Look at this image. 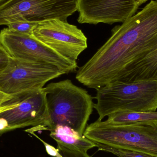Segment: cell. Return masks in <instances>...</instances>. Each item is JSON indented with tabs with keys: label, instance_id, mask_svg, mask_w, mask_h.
<instances>
[{
	"label": "cell",
	"instance_id": "8992f818",
	"mask_svg": "<svg viewBox=\"0 0 157 157\" xmlns=\"http://www.w3.org/2000/svg\"><path fill=\"white\" fill-rule=\"evenodd\" d=\"M64 74L63 71L53 65L11 57L9 65L0 74V91L13 95L40 89L47 82Z\"/></svg>",
	"mask_w": 157,
	"mask_h": 157
},
{
	"label": "cell",
	"instance_id": "7c38bea8",
	"mask_svg": "<svg viewBox=\"0 0 157 157\" xmlns=\"http://www.w3.org/2000/svg\"><path fill=\"white\" fill-rule=\"evenodd\" d=\"M157 120V111H121L108 116L104 122L110 124H125Z\"/></svg>",
	"mask_w": 157,
	"mask_h": 157
},
{
	"label": "cell",
	"instance_id": "2e32d148",
	"mask_svg": "<svg viewBox=\"0 0 157 157\" xmlns=\"http://www.w3.org/2000/svg\"><path fill=\"white\" fill-rule=\"evenodd\" d=\"M59 155L55 157H90L87 152L80 151L79 149L61 144H58V148Z\"/></svg>",
	"mask_w": 157,
	"mask_h": 157
},
{
	"label": "cell",
	"instance_id": "e0dca14e",
	"mask_svg": "<svg viewBox=\"0 0 157 157\" xmlns=\"http://www.w3.org/2000/svg\"><path fill=\"white\" fill-rule=\"evenodd\" d=\"M11 57L3 46L0 43V74L9 65Z\"/></svg>",
	"mask_w": 157,
	"mask_h": 157
},
{
	"label": "cell",
	"instance_id": "9a60e30c",
	"mask_svg": "<svg viewBox=\"0 0 157 157\" xmlns=\"http://www.w3.org/2000/svg\"><path fill=\"white\" fill-rule=\"evenodd\" d=\"M39 23L28 21H21L7 25L9 29L23 34L33 35V32Z\"/></svg>",
	"mask_w": 157,
	"mask_h": 157
},
{
	"label": "cell",
	"instance_id": "8fae6325",
	"mask_svg": "<svg viewBox=\"0 0 157 157\" xmlns=\"http://www.w3.org/2000/svg\"><path fill=\"white\" fill-rule=\"evenodd\" d=\"M50 136L58 144L72 147L84 152L96 147V144L85 136H81L77 132L70 127L64 125H58L53 131L50 132Z\"/></svg>",
	"mask_w": 157,
	"mask_h": 157
},
{
	"label": "cell",
	"instance_id": "30bf717a",
	"mask_svg": "<svg viewBox=\"0 0 157 157\" xmlns=\"http://www.w3.org/2000/svg\"><path fill=\"white\" fill-rule=\"evenodd\" d=\"M157 80V48L130 66L118 81L124 82Z\"/></svg>",
	"mask_w": 157,
	"mask_h": 157
},
{
	"label": "cell",
	"instance_id": "9c48e42d",
	"mask_svg": "<svg viewBox=\"0 0 157 157\" xmlns=\"http://www.w3.org/2000/svg\"><path fill=\"white\" fill-rule=\"evenodd\" d=\"M77 7L78 23L96 25L122 23L139 6L135 0H77Z\"/></svg>",
	"mask_w": 157,
	"mask_h": 157
},
{
	"label": "cell",
	"instance_id": "4fadbf2b",
	"mask_svg": "<svg viewBox=\"0 0 157 157\" xmlns=\"http://www.w3.org/2000/svg\"><path fill=\"white\" fill-rule=\"evenodd\" d=\"M95 144L96 147H98L100 151L112 153L119 157H157L153 155L134 150L112 147L100 144Z\"/></svg>",
	"mask_w": 157,
	"mask_h": 157
},
{
	"label": "cell",
	"instance_id": "ba28073f",
	"mask_svg": "<svg viewBox=\"0 0 157 157\" xmlns=\"http://www.w3.org/2000/svg\"><path fill=\"white\" fill-rule=\"evenodd\" d=\"M33 36L66 59L76 61L87 48V38L81 29L67 21L53 19L41 22Z\"/></svg>",
	"mask_w": 157,
	"mask_h": 157
},
{
	"label": "cell",
	"instance_id": "5bb4252c",
	"mask_svg": "<svg viewBox=\"0 0 157 157\" xmlns=\"http://www.w3.org/2000/svg\"><path fill=\"white\" fill-rule=\"evenodd\" d=\"M22 92L13 95L0 91V113L18 106L22 99Z\"/></svg>",
	"mask_w": 157,
	"mask_h": 157
},
{
	"label": "cell",
	"instance_id": "6da1fadb",
	"mask_svg": "<svg viewBox=\"0 0 157 157\" xmlns=\"http://www.w3.org/2000/svg\"><path fill=\"white\" fill-rule=\"evenodd\" d=\"M109 39L78 68L75 78L97 90L118 81L133 64L157 48V0L111 30Z\"/></svg>",
	"mask_w": 157,
	"mask_h": 157
},
{
	"label": "cell",
	"instance_id": "277c9868",
	"mask_svg": "<svg viewBox=\"0 0 157 157\" xmlns=\"http://www.w3.org/2000/svg\"><path fill=\"white\" fill-rule=\"evenodd\" d=\"M83 136L94 144L157 157V120L110 124L98 120L86 126Z\"/></svg>",
	"mask_w": 157,
	"mask_h": 157
},
{
	"label": "cell",
	"instance_id": "d6986e66",
	"mask_svg": "<svg viewBox=\"0 0 157 157\" xmlns=\"http://www.w3.org/2000/svg\"><path fill=\"white\" fill-rule=\"evenodd\" d=\"M7 1H8V0H0V5Z\"/></svg>",
	"mask_w": 157,
	"mask_h": 157
},
{
	"label": "cell",
	"instance_id": "ffe728a7",
	"mask_svg": "<svg viewBox=\"0 0 157 157\" xmlns=\"http://www.w3.org/2000/svg\"><path fill=\"white\" fill-rule=\"evenodd\" d=\"M0 39H1V32H0Z\"/></svg>",
	"mask_w": 157,
	"mask_h": 157
},
{
	"label": "cell",
	"instance_id": "ac0fdd59",
	"mask_svg": "<svg viewBox=\"0 0 157 157\" xmlns=\"http://www.w3.org/2000/svg\"><path fill=\"white\" fill-rule=\"evenodd\" d=\"M135 1L136 3L137 4V5L140 6L143 5V4L146 2L148 0H135Z\"/></svg>",
	"mask_w": 157,
	"mask_h": 157
},
{
	"label": "cell",
	"instance_id": "5b68a950",
	"mask_svg": "<svg viewBox=\"0 0 157 157\" xmlns=\"http://www.w3.org/2000/svg\"><path fill=\"white\" fill-rule=\"evenodd\" d=\"M0 43L11 58L20 60L53 65L65 72H74L76 61L66 59L52 49L33 35L16 32L8 28L1 30Z\"/></svg>",
	"mask_w": 157,
	"mask_h": 157
},
{
	"label": "cell",
	"instance_id": "7a4b0ae2",
	"mask_svg": "<svg viewBox=\"0 0 157 157\" xmlns=\"http://www.w3.org/2000/svg\"><path fill=\"white\" fill-rule=\"evenodd\" d=\"M43 89L48 114L44 130L51 132L64 125L83 136L94 109L91 95L68 79L49 83Z\"/></svg>",
	"mask_w": 157,
	"mask_h": 157
},
{
	"label": "cell",
	"instance_id": "52a82bcc",
	"mask_svg": "<svg viewBox=\"0 0 157 157\" xmlns=\"http://www.w3.org/2000/svg\"><path fill=\"white\" fill-rule=\"evenodd\" d=\"M43 88L22 92L18 106L0 113V136L28 126L33 127L26 131L29 133L44 130L48 114Z\"/></svg>",
	"mask_w": 157,
	"mask_h": 157
},
{
	"label": "cell",
	"instance_id": "3957f363",
	"mask_svg": "<svg viewBox=\"0 0 157 157\" xmlns=\"http://www.w3.org/2000/svg\"><path fill=\"white\" fill-rule=\"evenodd\" d=\"M96 90L94 109L98 114L99 121L118 112L156 111L157 80L115 81Z\"/></svg>",
	"mask_w": 157,
	"mask_h": 157
}]
</instances>
